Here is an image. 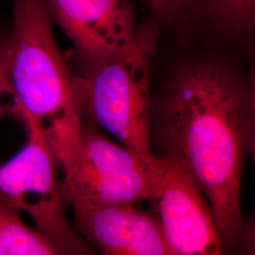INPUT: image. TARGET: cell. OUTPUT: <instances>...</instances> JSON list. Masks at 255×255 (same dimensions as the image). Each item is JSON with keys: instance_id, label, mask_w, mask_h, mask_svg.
Segmentation results:
<instances>
[{"instance_id": "1", "label": "cell", "mask_w": 255, "mask_h": 255, "mask_svg": "<svg viewBox=\"0 0 255 255\" xmlns=\"http://www.w3.org/2000/svg\"><path fill=\"white\" fill-rule=\"evenodd\" d=\"M255 79L225 47L206 46L176 62L156 101L149 138L178 159L209 201L224 252L246 246L241 201L247 155L255 152Z\"/></svg>"}, {"instance_id": "11", "label": "cell", "mask_w": 255, "mask_h": 255, "mask_svg": "<svg viewBox=\"0 0 255 255\" xmlns=\"http://www.w3.org/2000/svg\"><path fill=\"white\" fill-rule=\"evenodd\" d=\"M146 7L148 15L156 20L163 30L179 34L192 31L191 0H139Z\"/></svg>"}, {"instance_id": "5", "label": "cell", "mask_w": 255, "mask_h": 255, "mask_svg": "<svg viewBox=\"0 0 255 255\" xmlns=\"http://www.w3.org/2000/svg\"><path fill=\"white\" fill-rule=\"evenodd\" d=\"M153 155L139 154L115 143L95 122L83 118L73 165L60 181L64 205L77 201H148Z\"/></svg>"}, {"instance_id": "9", "label": "cell", "mask_w": 255, "mask_h": 255, "mask_svg": "<svg viewBox=\"0 0 255 255\" xmlns=\"http://www.w3.org/2000/svg\"><path fill=\"white\" fill-rule=\"evenodd\" d=\"M192 30L212 46L251 48L255 34V0H191Z\"/></svg>"}, {"instance_id": "8", "label": "cell", "mask_w": 255, "mask_h": 255, "mask_svg": "<svg viewBox=\"0 0 255 255\" xmlns=\"http://www.w3.org/2000/svg\"><path fill=\"white\" fill-rule=\"evenodd\" d=\"M74 228L108 255H171L158 218L135 203L77 201Z\"/></svg>"}, {"instance_id": "6", "label": "cell", "mask_w": 255, "mask_h": 255, "mask_svg": "<svg viewBox=\"0 0 255 255\" xmlns=\"http://www.w3.org/2000/svg\"><path fill=\"white\" fill-rule=\"evenodd\" d=\"M148 201L158 214L170 255L223 254L209 201L178 159L169 155H153Z\"/></svg>"}, {"instance_id": "10", "label": "cell", "mask_w": 255, "mask_h": 255, "mask_svg": "<svg viewBox=\"0 0 255 255\" xmlns=\"http://www.w3.org/2000/svg\"><path fill=\"white\" fill-rule=\"evenodd\" d=\"M0 245L4 255H57L36 230L29 228L17 210L0 201Z\"/></svg>"}, {"instance_id": "2", "label": "cell", "mask_w": 255, "mask_h": 255, "mask_svg": "<svg viewBox=\"0 0 255 255\" xmlns=\"http://www.w3.org/2000/svg\"><path fill=\"white\" fill-rule=\"evenodd\" d=\"M12 10L9 31H0V90L41 130L65 175L83 119L82 79L58 47L46 0H12Z\"/></svg>"}, {"instance_id": "4", "label": "cell", "mask_w": 255, "mask_h": 255, "mask_svg": "<svg viewBox=\"0 0 255 255\" xmlns=\"http://www.w3.org/2000/svg\"><path fill=\"white\" fill-rule=\"evenodd\" d=\"M22 120L27 143L0 165V201L28 214L57 255H91L90 247L64 216L54 150L34 123Z\"/></svg>"}, {"instance_id": "3", "label": "cell", "mask_w": 255, "mask_h": 255, "mask_svg": "<svg viewBox=\"0 0 255 255\" xmlns=\"http://www.w3.org/2000/svg\"><path fill=\"white\" fill-rule=\"evenodd\" d=\"M162 30L146 15L138 23L134 42L125 50L80 62L83 118L109 131L120 145L144 156L153 155L149 70Z\"/></svg>"}, {"instance_id": "12", "label": "cell", "mask_w": 255, "mask_h": 255, "mask_svg": "<svg viewBox=\"0 0 255 255\" xmlns=\"http://www.w3.org/2000/svg\"><path fill=\"white\" fill-rule=\"evenodd\" d=\"M0 255H4V252H3V249L1 245H0Z\"/></svg>"}, {"instance_id": "7", "label": "cell", "mask_w": 255, "mask_h": 255, "mask_svg": "<svg viewBox=\"0 0 255 255\" xmlns=\"http://www.w3.org/2000/svg\"><path fill=\"white\" fill-rule=\"evenodd\" d=\"M52 23L72 42L79 62L119 53L136 37V11L128 0H46Z\"/></svg>"}]
</instances>
